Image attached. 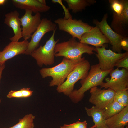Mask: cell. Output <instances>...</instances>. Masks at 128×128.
I'll list each match as a JSON object with an SVG mask.
<instances>
[{"label":"cell","mask_w":128,"mask_h":128,"mask_svg":"<svg viewBox=\"0 0 128 128\" xmlns=\"http://www.w3.org/2000/svg\"><path fill=\"white\" fill-rule=\"evenodd\" d=\"M90 69L87 77L80 81L81 87L78 89L74 90L69 96L74 103H77L81 101L87 91L93 87L100 86L105 77L113 70H102L98 64L91 66Z\"/></svg>","instance_id":"obj_1"},{"label":"cell","mask_w":128,"mask_h":128,"mask_svg":"<svg viewBox=\"0 0 128 128\" xmlns=\"http://www.w3.org/2000/svg\"><path fill=\"white\" fill-rule=\"evenodd\" d=\"M83 57L77 59L64 57L60 63L54 66L41 69L39 71L40 74L43 78L48 77L52 78L49 82L50 86H59L63 83L70 73Z\"/></svg>","instance_id":"obj_2"},{"label":"cell","mask_w":128,"mask_h":128,"mask_svg":"<svg viewBox=\"0 0 128 128\" xmlns=\"http://www.w3.org/2000/svg\"><path fill=\"white\" fill-rule=\"evenodd\" d=\"M95 47L78 42L75 38L72 37L66 41L57 43L54 49L55 56L63 57L69 59H81L82 55L86 53L91 55L94 53Z\"/></svg>","instance_id":"obj_3"},{"label":"cell","mask_w":128,"mask_h":128,"mask_svg":"<svg viewBox=\"0 0 128 128\" xmlns=\"http://www.w3.org/2000/svg\"><path fill=\"white\" fill-rule=\"evenodd\" d=\"M90 67L89 61L83 57L69 74L66 81L62 85L57 87V91L69 96L74 90L76 82L79 80L84 79L87 76Z\"/></svg>","instance_id":"obj_4"},{"label":"cell","mask_w":128,"mask_h":128,"mask_svg":"<svg viewBox=\"0 0 128 128\" xmlns=\"http://www.w3.org/2000/svg\"><path fill=\"white\" fill-rule=\"evenodd\" d=\"M56 29L53 31L50 38L43 46H41L32 52L30 55L36 60L37 64L42 67L53 64L55 62L54 49L59 39L55 41L54 36Z\"/></svg>","instance_id":"obj_5"},{"label":"cell","mask_w":128,"mask_h":128,"mask_svg":"<svg viewBox=\"0 0 128 128\" xmlns=\"http://www.w3.org/2000/svg\"><path fill=\"white\" fill-rule=\"evenodd\" d=\"M54 22L60 30L67 32L72 37L77 38L79 41L82 35L92 27L81 20L59 18L55 20Z\"/></svg>","instance_id":"obj_6"},{"label":"cell","mask_w":128,"mask_h":128,"mask_svg":"<svg viewBox=\"0 0 128 128\" xmlns=\"http://www.w3.org/2000/svg\"><path fill=\"white\" fill-rule=\"evenodd\" d=\"M106 46L95 47L96 55L99 61L98 64L101 70L106 71L113 69L118 60L128 54V52L118 53L110 49H106Z\"/></svg>","instance_id":"obj_7"},{"label":"cell","mask_w":128,"mask_h":128,"mask_svg":"<svg viewBox=\"0 0 128 128\" xmlns=\"http://www.w3.org/2000/svg\"><path fill=\"white\" fill-rule=\"evenodd\" d=\"M110 79L105 83L103 82L100 88L110 89L115 91L128 89V70L123 68L121 70L117 68L112 70L109 73Z\"/></svg>","instance_id":"obj_8"},{"label":"cell","mask_w":128,"mask_h":128,"mask_svg":"<svg viewBox=\"0 0 128 128\" xmlns=\"http://www.w3.org/2000/svg\"><path fill=\"white\" fill-rule=\"evenodd\" d=\"M56 29V24L51 20L46 18H42L37 28L31 37V40L29 42L25 54L30 55L37 48L41 39L46 33L53 31Z\"/></svg>","instance_id":"obj_9"},{"label":"cell","mask_w":128,"mask_h":128,"mask_svg":"<svg viewBox=\"0 0 128 128\" xmlns=\"http://www.w3.org/2000/svg\"><path fill=\"white\" fill-rule=\"evenodd\" d=\"M107 17L108 14H106L104 15L101 21L94 20L93 23L108 39L112 45V51L117 53H121L122 49L121 46V42L124 36L113 31L107 23Z\"/></svg>","instance_id":"obj_10"},{"label":"cell","mask_w":128,"mask_h":128,"mask_svg":"<svg viewBox=\"0 0 128 128\" xmlns=\"http://www.w3.org/2000/svg\"><path fill=\"white\" fill-rule=\"evenodd\" d=\"M115 92L110 89H102L97 86L93 87L90 89L89 101L96 108L104 109L113 101Z\"/></svg>","instance_id":"obj_11"},{"label":"cell","mask_w":128,"mask_h":128,"mask_svg":"<svg viewBox=\"0 0 128 128\" xmlns=\"http://www.w3.org/2000/svg\"><path fill=\"white\" fill-rule=\"evenodd\" d=\"M25 10L24 14L20 18L22 26V34L24 40H28L36 30L41 19L40 13H37L32 15V12L31 10Z\"/></svg>","instance_id":"obj_12"},{"label":"cell","mask_w":128,"mask_h":128,"mask_svg":"<svg viewBox=\"0 0 128 128\" xmlns=\"http://www.w3.org/2000/svg\"><path fill=\"white\" fill-rule=\"evenodd\" d=\"M29 42L24 40L20 41H12L9 43L1 51H0V64H5L9 59L19 55L25 54Z\"/></svg>","instance_id":"obj_13"},{"label":"cell","mask_w":128,"mask_h":128,"mask_svg":"<svg viewBox=\"0 0 128 128\" xmlns=\"http://www.w3.org/2000/svg\"><path fill=\"white\" fill-rule=\"evenodd\" d=\"M80 42L93 45L95 47H101L105 43H110L107 37L96 26L83 34Z\"/></svg>","instance_id":"obj_14"},{"label":"cell","mask_w":128,"mask_h":128,"mask_svg":"<svg viewBox=\"0 0 128 128\" xmlns=\"http://www.w3.org/2000/svg\"><path fill=\"white\" fill-rule=\"evenodd\" d=\"M123 8L121 14L119 16L113 14L111 27L114 31L123 36L128 24V0H122Z\"/></svg>","instance_id":"obj_15"},{"label":"cell","mask_w":128,"mask_h":128,"mask_svg":"<svg viewBox=\"0 0 128 128\" xmlns=\"http://www.w3.org/2000/svg\"><path fill=\"white\" fill-rule=\"evenodd\" d=\"M19 13L16 10L8 13L5 15L4 23L12 28L14 36L10 38L12 41H18L22 37L21 22Z\"/></svg>","instance_id":"obj_16"},{"label":"cell","mask_w":128,"mask_h":128,"mask_svg":"<svg viewBox=\"0 0 128 128\" xmlns=\"http://www.w3.org/2000/svg\"><path fill=\"white\" fill-rule=\"evenodd\" d=\"M13 5L16 8L29 9L35 14L46 12L50 9V6L40 3L38 0H12Z\"/></svg>","instance_id":"obj_17"},{"label":"cell","mask_w":128,"mask_h":128,"mask_svg":"<svg viewBox=\"0 0 128 128\" xmlns=\"http://www.w3.org/2000/svg\"><path fill=\"white\" fill-rule=\"evenodd\" d=\"M128 122V106L120 112L105 120L108 128H119L124 126Z\"/></svg>","instance_id":"obj_18"},{"label":"cell","mask_w":128,"mask_h":128,"mask_svg":"<svg viewBox=\"0 0 128 128\" xmlns=\"http://www.w3.org/2000/svg\"><path fill=\"white\" fill-rule=\"evenodd\" d=\"M85 109L88 115L91 117L94 124L90 127L97 128H108L105 123V120L103 117L104 109L101 110L93 106L90 108L85 107Z\"/></svg>","instance_id":"obj_19"},{"label":"cell","mask_w":128,"mask_h":128,"mask_svg":"<svg viewBox=\"0 0 128 128\" xmlns=\"http://www.w3.org/2000/svg\"><path fill=\"white\" fill-rule=\"evenodd\" d=\"M68 5V9L76 13L81 12L88 6L96 2L94 0H64Z\"/></svg>","instance_id":"obj_20"},{"label":"cell","mask_w":128,"mask_h":128,"mask_svg":"<svg viewBox=\"0 0 128 128\" xmlns=\"http://www.w3.org/2000/svg\"><path fill=\"white\" fill-rule=\"evenodd\" d=\"M125 107L114 100L104 109L103 117L105 120L117 114Z\"/></svg>","instance_id":"obj_21"},{"label":"cell","mask_w":128,"mask_h":128,"mask_svg":"<svg viewBox=\"0 0 128 128\" xmlns=\"http://www.w3.org/2000/svg\"><path fill=\"white\" fill-rule=\"evenodd\" d=\"M35 117L32 114L26 115L23 118L19 119L17 124L8 128H34L33 121Z\"/></svg>","instance_id":"obj_22"},{"label":"cell","mask_w":128,"mask_h":128,"mask_svg":"<svg viewBox=\"0 0 128 128\" xmlns=\"http://www.w3.org/2000/svg\"><path fill=\"white\" fill-rule=\"evenodd\" d=\"M114 100L125 107L128 106V90L115 91Z\"/></svg>","instance_id":"obj_23"},{"label":"cell","mask_w":128,"mask_h":128,"mask_svg":"<svg viewBox=\"0 0 128 128\" xmlns=\"http://www.w3.org/2000/svg\"><path fill=\"white\" fill-rule=\"evenodd\" d=\"M109 1L113 11V14L117 16L120 15L123 8L122 0H109Z\"/></svg>","instance_id":"obj_24"},{"label":"cell","mask_w":128,"mask_h":128,"mask_svg":"<svg viewBox=\"0 0 128 128\" xmlns=\"http://www.w3.org/2000/svg\"><path fill=\"white\" fill-rule=\"evenodd\" d=\"M87 125L86 120L82 122L78 121L72 124H64L60 126V128H87Z\"/></svg>","instance_id":"obj_25"},{"label":"cell","mask_w":128,"mask_h":128,"mask_svg":"<svg viewBox=\"0 0 128 128\" xmlns=\"http://www.w3.org/2000/svg\"><path fill=\"white\" fill-rule=\"evenodd\" d=\"M115 66L119 68L122 67L128 70V54L118 60Z\"/></svg>","instance_id":"obj_26"},{"label":"cell","mask_w":128,"mask_h":128,"mask_svg":"<svg viewBox=\"0 0 128 128\" xmlns=\"http://www.w3.org/2000/svg\"><path fill=\"white\" fill-rule=\"evenodd\" d=\"M52 3H58L60 4L63 8L65 13V16L64 18L65 19H68L72 18V17L69 11V9L65 7V6L63 4L62 1L61 0H52L51 1Z\"/></svg>","instance_id":"obj_27"},{"label":"cell","mask_w":128,"mask_h":128,"mask_svg":"<svg viewBox=\"0 0 128 128\" xmlns=\"http://www.w3.org/2000/svg\"><path fill=\"white\" fill-rule=\"evenodd\" d=\"M6 97L7 98H23L20 90L18 91L11 90L7 95Z\"/></svg>","instance_id":"obj_28"},{"label":"cell","mask_w":128,"mask_h":128,"mask_svg":"<svg viewBox=\"0 0 128 128\" xmlns=\"http://www.w3.org/2000/svg\"><path fill=\"white\" fill-rule=\"evenodd\" d=\"M20 90L23 98H27L30 97L32 95L33 92V91L28 88H23Z\"/></svg>","instance_id":"obj_29"},{"label":"cell","mask_w":128,"mask_h":128,"mask_svg":"<svg viewBox=\"0 0 128 128\" xmlns=\"http://www.w3.org/2000/svg\"><path fill=\"white\" fill-rule=\"evenodd\" d=\"M121 46L122 49L128 52V37L124 36L121 42Z\"/></svg>","instance_id":"obj_30"},{"label":"cell","mask_w":128,"mask_h":128,"mask_svg":"<svg viewBox=\"0 0 128 128\" xmlns=\"http://www.w3.org/2000/svg\"><path fill=\"white\" fill-rule=\"evenodd\" d=\"M5 64L1 65L0 68V83L1 82V80L2 78V74L3 70L5 68ZM1 102V100L0 98V104Z\"/></svg>","instance_id":"obj_31"},{"label":"cell","mask_w":128,"mask_h":128,"mask_svg":"<svg viewBox=\"0 0 128 128\" xmlns=\"http://www.w3.org/2000/svg\"><path fill=\"white\" fill-rule=\"evenodd\" d=\"M39 2L41 4L43 5H46V1L45 0H38Z\"/></svg>","instance_id":"obj_32"},{"label":"cell","mask_w":128,"mask_h":128,"mask_svg":"<svg viewBox=\"0 0 128 128\" xmlns=\"http://www.w3.org/2000/svg\"><path fill=\"white\" fill-rule=\"evenodd\" d=\"M7 1L6 0H0V6L3 5Z\"/></svg>","instance_id":"obj_33"},{"label":"cell","mask_w":128,"mask_h":128,"mask_svg":"<svg viewBox=\"0 0 128 128\" xmlns=\"http://www.w3.org/2000/svg\"><path fill=\"white\" fill-rule=\"evenodd\" d=\"M89 128H97L96 127H94V128H90V127ZM124 128V127H121V128Z\"/></svg>","instance_id":"obj_34"},{"label":"cell","mask_w":128,"mask_h":128,"mask_svg":"<svg viewBox=\"0 0 128 128\" xmlns=\"http://www.w3.org/2000/svg\"><path fill=\"white\" fill-rule=\"evenodd\" d=\"M1 65L0 64V67H1Z\"/></svg>","instance_id":"obj_35"}]
</instances>
